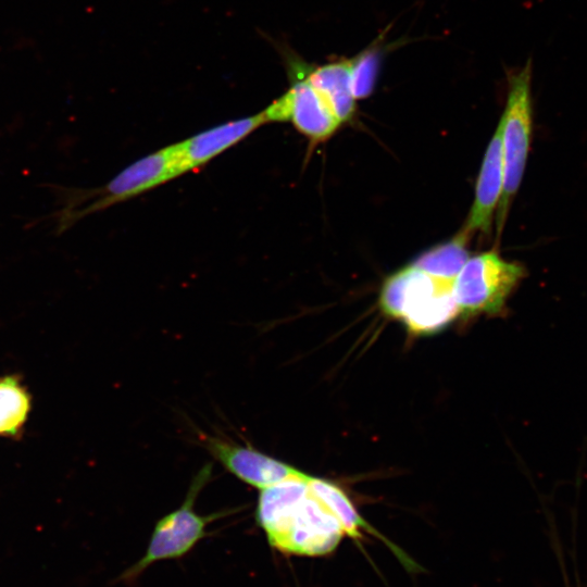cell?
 <instances>
[{"label": "cell", "mask_w": 587, "mask_h": 587, "mask_svg": "<svg viewBox=\"0 0 587 587\" xmlns=\"http://www.w3.org/2000/svg\"><path fill=\"white\" fill-rule=\"evenodd\" d=\"M309 474L261 489L255 521L271 548L298 557L332 553L346 535L335 514L310 489Z\"/></svg>", "instance_id": "6da1fadb"}, {"label": "cell", "mask_w": 587, "mask_h": 587, "mask_svg": "<svg viewBox=\"0 0 587 587\" xmlns=\"http://www.w3.org/2000/svg\"><path fill=\"white\" fill-rule=\"evenodd\" d=\"M185 173L178 143H174L129 164L102 187L78 188L49 184L46 186L57 199V210L42 220L51 221L54 234L62 235L87 215L138 196Z\"/></svg>", "instance_id": "7a4b0ae2"}, {"label": "cell", "mask_w": 587, "mask_h": 587, "mask_svg": "<svg viewBox=\"0 0 587 587\" xmlns=\"http://www.w3.org/2000/svg\"><path fill=\"white\" fill-rule=\"evenodd\" d=\"M452 282L407 266L384 282L379 307L385 315L402 321L411 334H435L460 315Z\"/></svg>", "instance_id": "3957f363"}, {"label": "cell", "mask_w": 587, "mask_h": 587, "mask_svg": "<svg viewBox=\"0 0 587 587\" xmlns=\"http://www.w3.org/2000/svg\"><path fill=\"white\" fill-rule=\"evenodd\" d=\"M503 188L497 211L501 233L526 167L532 145V61L508 76V96L501 120Z\"/></svg>", "instance_id": "277c9868"}, {"label": "cell", "mask_w": 587, "mask_h": 587, "mask_svg": "<svg viewBox=\"0 0 587 587\" xmlns=\"http://www.w3.org/2000/svg\"><path fill=\"white\" fill-rule=\"evenodd\" d=\"M527 275L520 262L502 259L488 251L469 258L452 282L460 315H500L507 301Z\"/></svg>", "instance_id": "5b68a950"}, {"label": "cell", "mask_w": 587, "mask_h": 587, "mask_svg": "<svg viewBox=\"0 0 587 587\" xmlns=\"http://www.w3.org/2000/svg\"><path fill=\"white\" fill-rule=\"evenodd\" d=\"M211 472L212 464L204 465L193 478L182 505L157 522L145 554L123 572L122 582H133L154 562L184 557L208 535L207 525L221 514L203 516L193 507Z\"/></svg>", "instance_id": "8992f818"}, {"label": "cell", "mask_w": 587, "mask_h": 587, "mask_svg": "<svg viewBox=\"0 0 587 587\" xmlns=\"http://www.w3.org/2000/svg\"><path fill=\"white\" fill-rule=\"evenodd\" d=\"M290 86L264 111L267 122H289L312 143L332 137L341 123L325 97L307 76L308 62L292 51L284 52Z\"/></svg>", "instance_id": "52a82bcc"}, {"label": "cell", "mask_w": 587, "mask_h": 587, "mask_svg": "<svg viewBox=\"0 0 587 587\" xmlns=\"http://www.w3.org/2000/svg\"><path fill=\"white\" fill-rule=\"evenodd\" d=\"M204 445L228 472L260 490L304 474L250 446L232 444L216 437H205Z\"/></svg>", "instance_id": "ba28073f"}, {"label": "cell", "mask_w": 587, "mask_h": 587, "mask_svg": "<svg viewBox=\"0 0 587 587\" xmlns=\"http://www.w3.org/2000/svg\"><path fill=\"white\" fill-rule=\"evenodd\" d=\"M266 123L262 112L234 120L179 141L185 172L197 170L241 141L258 127Z\"/></svg>", "instance_id": "9c48e42d"}, {"label": "cell", "mask_w": 587, "mask_h": 587, "mask_svg": "<svg viewBox=\"0 0 587 587\" xmlns=\"http://www.w3.org/2000/svg\"><path fill=\"white\" fill-rule=\"evenodd\" d=\"M503 188V161L501 126L496 132L486 150L477 179L474 203L463 230L489 233L494 212L499 204Z\"/></svg>", "instance_id": "30bf717a"}, {"label": "cell", "mask_w": 587, "mask_h": 587, "mask_svg": "<svg viewBox=\"0 0 587 587\" xmlns=\"http://www.w3.org/2000/svg\"><path fill=\"white\" fill-rule=\"evenodd\" d=\"M351 67L352 58H340L322 65L308 63L307 67L310 83L325 97L341 124L355 113Z\"/></svg>", "instance_id": "8fae6325"}, {"label": "cell", "mask_w": 587, "mask_h": 587, "mask_svg": "<svg viewBox=\"0 0 587 587\" xmlns=\"http://www.w3.org/2000/svg\"><path fill=\"white\" fill-rule=\"evenodd\" d=\"M33 407L32 394L17 374L0 376V437L18 439Z\"/></svg>", "instance_id": "7c38bea8"}, {"label": "cell", "mask_w": 587, "mask_h": 587, "mask_svg": "<svg viewBox=\"0 0 587 587\" xmlns=\"http://www.w3.org/2000/svg\"><path fill=\"white\" fill-rule=\"evenodd\" d=\"M308 484L312 492L335 514L342 525L346 535L351 539L361 540L364 532L383 538L360 515L347 494L339 486L327 479L311 475H309Z\"/></svg>", "instance_id": "4fadbf2b"}, {"label": "cell", "mask_w": 587, "mask_h": 587, "mask_svg": "<svg viewBox=\"0 0 587 587\" xmlns=\"http://www.w3.org/2000/svg\"><path fill=\"white\" fill-rule=\"evenodd\" d=\"M469 237L462 229L451 240L421 254L412 265L434 277L453 280L470 258Z\"/></svg>", "instance_id": "5bb4252c"}, {"label": "cell", "mask_w": 587, "mask_h": 587, "mask_svg": "<svg viewBox=\"0 0 587 587\" xmlns=\"http://www.w3.org/2000/svg\"><path fill=\"white\" fill-rule=\"evenodd\" d=\"M382 60L379 45H371L352 58L351 88L355 100L371 96L374 90Z\"/></svg>", "instance_id": "9a60e30c"}]
</instances>
